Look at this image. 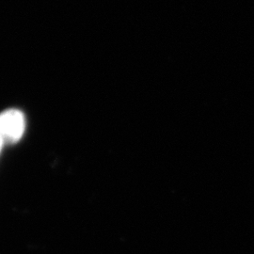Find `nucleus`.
<instances>
[{
    "mask_svg": "<svg viewBox=\"0 0 254 254\" xmlns=\"http://www.w3.org/2000/svg\"><path fill=\"white\" fill-rule=\"evenodd\" d=\"M3 146H4L3 142L0 140V153H1V151H2V148H3Z\"/></svg>",
    "mask_w": 254,
    "mask_h": 254,
    "instance_id": "nucleus-2",
    "label": "nucleus"
},
{
    "mask_svg": "<svg viewBox=\"0 0 254 254\" xmlns=\"http://www.w3.org/2000/svg\"><path fill=\"white\" fill-rule=\"evenodd\" d=\"M25 129V116L18 109H8L0 113V140L4 145L18 142Z\"/></svg>",
    "mask_w": 254,
    "mask_h": 254,
    "instance_id": "nucleus-1",
    "label": "nucleus"
}]
</instances>
